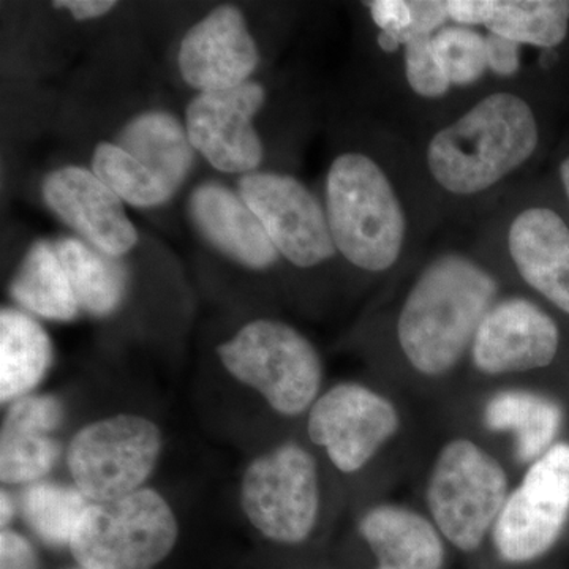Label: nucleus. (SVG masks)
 I'll return each mask as SVG.
<instances>
[{
    "label": "nucleus",
    "instance_id": "nucleus-1",
    "mask_svg": "<svg viewBox=\"0 0 569 569\" xmlns=\"http://www.w3.org/2000/svg\"><path fill=\"white\" fill-rule=\"evenodd\" d=\"M497 295L493 276L466 254L447 253L430 261L397 321V337L410 365L425 376L449 372L473 346Z\"/></svg>",
    "mask_w": 569,
    "mask_h": 569
},
{
    "label": "nucleus",
    "instance_id": "nucleus-2",
    "mask_svg": "<svg viewBox=\"0 0 569 569\" xmlns=\"http://www.w3.org/2000/svg\"><path fill=\"white\" fill-rule=\"evenodd\" d=\"M538 146L530 103L518 93L493 92L430 138L426 163L445 192L473 197L522 168Z\"/></svg>",
    "mask_w": 569,
    "mask_h": 569
},
{
    "label": "nucleus",
    "instance_id": "nucleus-3",
    "mask_svg": "<svg viewBox=\"0 0 569 569\" xmlns=\"http://www.w3.org/2000/svg\"><path fill=\"white\" fill-rule=\"evenodd\" d=\"M326 216L348 263L385 272L399 261L407 217L387 171L361 152L340 153L326 176Z\"/></svg>",
    "mask_w": 569,
    "mask_h": 569
},
{
    "label": "nucleus",
    "instance_id": "nucleus-4",
    "mask_svg": "<svg viewBox=\"0 0 569 569\" xmlns=\"http://www.w3.org/2000/svg\"><path fill=\"white\" fill-rule=\"evenodd\" d=\"M227 372L283 417L313 406L323 380L316 347L290 325L254 320L217 348Z\"/></svg>",
    "mask_w": 569,
    "mask_h": 569
},
{
    "label": "nucleus",
    "instance_id": "nucleus-5",
    "mask_svg": "<svg viewBox=\"0 0 569 569\" xmlns=\"http://www.w3.org/2000/svg\"><path fill=\"white\" fill-rule=\"evenodd\" d=\"M178 537V519L168 501L142 488L89 505L70 550L84 569H151L170 556Z\"/></svg>",
    "mask_w": 569,
    "mask_h": 569
},
{
    "label": "nucleus",
    "instance_id": "nucleus-6",
    "mask_svg": "<svg viewBox=\"0 0 569 569\" xmlns=\"http://www.w3.org/2000/svg\"><path fill=\"white\" fill-rule=\"evenodd\" d=\"M162 432L141 415L119 413L81 427L67 449L73 486L91 503L142 489L162 455Z\"/></svg>",
    "mask_w": 569,
    "mask_h": 569
},
{
    "label": "nucleus",
    "instance_id": "nucleus-7",
    "mask_svg": "<svg viewBox=\"0 0 569 569\" xmlns=\"http://www.w3.org/2000/svg\"><path fill=\"white\" fill-rule=\"evenodd\" d=\"M508 478L485 449L468 440H455L441 449L427 503L433 522L460 550H475L496 527L507 503Z\"/></svg>",
    "mask_w": 569,
    "mask_h": 569
},
{
    "label": "nucleus",
    "instance_id": "nucleus-8",
    "mask_svg": "<svg viewBox=\"0 0 569 569\" xmlns=\"http://www.w3.org/2000/svg\"><path fill=\"white\" fill-rule=\"evenodd\" d=\"M241 507L264 538L280 545L306 541L320 511L313 456L296 443H283L258 456L242 477Z\"/></svg>",
    "mask_w": 569,
    "mask_h": 569
},
{
    "label": "nucleus",
    "instance_id": "nucleus-9",
    "mask_svg": "<svg viewBox=\"0 0 569 569\" xmlns=\"http://www.w3.org/2000/svg\"><path fill=\"white\" fill-rule=\"evenodd\" d=\"M569 516V445H553L535 460L519 488L507 498L493 542L501 559L526 563L545 556Z\"/></svg>",
    "mask_w": 569,
    "mask_h": 569
},
{
    "label": "nucleus",
    "instance_id": "nucleus-10",
    "mask_svg": "<svg viewBox=\"0 0 569 569\" xmlns=\"http://www.w3.org/2000/svg\"><path fill=\"white\" fill-rule=\"evenodd\" d=\"M238 189L280 257L302 269L335 257L326 209L305 183L293 176L254 171L239 179Z\"/></svg>",
    "mask_w": 569,
    "mask_h": 569
},
{
    "label": "nucleus",
    "instance_id": "nucleus-11",
    "mask_svg": "<svg viewBox=\"0 0 569 569\" xmlns=\"http://www.w3.org/2000/svg\"><path fill=\"white\" fill-rule=\"evenodd\" d=\"M399 429V415L372 389L342 383L316 400L309 413L310 440L325 448L343 473L361 470Z\"/></svg>",
    "mask_w": 569,
    "mask_h": 569
},
{
    "label": "nucleus",
    "instance_id": "nucleus-12",
    "mask_svg": "<svg viewBox=\"0 0 569 569\" xmlns=\"http://www.w3.org/2000/svg\"><path fill=\"white\" fill-rule=\"evenodd\" d=\"M264 100L263 86L257 81L198 93L186 112V130L194 151L223 173H254L263 160V142L253 118Z\"/></svg>",
    "mask_w": 569,
    "mask_h": 569
},
{
    "label": "nucleus",
    "instance_id": "nucleus-13",
    "mask_svg": "<svg viewBox=\"0 0 569 569\" xmlns=\"http://www.w3.org/2000/svg\"><path fill=\"white\" fill-rule=\"evenodd\" d=\"M560 331L541 307L523 298L498 301L479 326L471 358L489 376L542 369L556 359Z\"/></svg>",
    "mask_w": 569,
    "mask_h": 569
},
{
    "label": "nucleus",
    "instance_id": "nucleus-14",
    "mask_svg": "<svg viewBox=\"0 0 569 569\" xmlns=\"http://www.w3.org/2000/svg\"><path fill=\"white\" fill-rule=\"evenodd\" d=\"M178 62L190 88L200 92L227 91L249 81L260 62V52L241 10L222 6L186 33Z\"/></svg>",
    "mask_w": 569,
    "mask_h": 569
},
{
    "label": "nucleus",
    "instance_id": "nucleus-15",
    "mask_svg": "<svg viewBox=\"0 0 569 569\" xmlns=\"http://www.w3.org/2000/svg\"><path fill=\"white\" fill-rule=\"evenodd\" d=\"M44 203L100 252L121 258L138 242L122 200L93 171L66 167L44 179Z\"/></svg>",
    "mask_w": 569,
    "mask_h": 569
},
{
    "label": "nucleus",
    "instance_id": "nucleus-16",
    "mask_svg": "<svg viewBox=\"0 0 569 569\" xmlns=\"http://www.w3.org/2000/svg\"><path fill=\"white\" fill-rule=\"evenodd\" d=\"M63 421L61 400L29 395L10 403L0 433V479L3 485L43 481L61 458L54 433Z\"/></svg>",
    "mask_w": 569,
    "mask_h": 569
},
{
    "label": "nucleus",
    "instance_id": "nucleus-17",
    "mask_svg": "<svg viewBox=\"0 0 569 569\" xmlns=\"http://www.w3.org/2000/svg\"><path fill=\"white\" fill-rule=\"evenodd\" d=\"M508 252L523 282L569 316V224L548 206H531L508 228Z\"/></svg>",
    "mask_w": 569,
    "mask_h": 569
},
{
    "label": "nucleus",
    "instance_id": "nucleus-18",
    "mask_svg": "<svg viewBox=\"0 0 569 569\" xmlns=\"http://www.w3.org/2000/svg\"><path fill=\"white\" fill-rule=\"evenodd\" d=\"M190 213L201 234L236 263L261 271L279 261L280 253L263 224L239 194L219 183L197 187Z\"/></svg>",
    "mask_w": 569,
    "mask_h": 569
},
{
    "label": "nucleus",
    "instance_id": "nucleus-19",
    "mask_svg": "<svg viewBox=\"0 0 569 569\" xmlns=\"http://www.w3.org/2000/svg\"><path fill=\"white\" fill-rule=\"evenodd\" d=\"M452 22L485 26L490 33L519 44L552 50L567 40L568 0H452Z\"/></svg>",
    "mask_w": 569,
    "mask_h": 569
},
{
    "label": "nucleus",
    "instance_id": "nucleus-20",
    "mask_svg": "<svg viewBox=\"0 0 569 569\" xmlns=\"http://www.w3.org/2000/svg\"><path fill=\"white\" fill-rule=\"evenodd\" d=\"M359 531L373 550L378 569H441L443 541L418 512L395 505L369 509Z\"/></svg>",
    "mask_w": 569,
    "mask_h": 569
},
{
    "label": "nucleus",
    "instance_id": "nucleus-21",
    "mask_svg": "<svg viewBox=\"0 0 569 569\" xmlns=\"http://www.w3.org/2000/svg\"><path fill=\"white\" fill-rule=\"evenodd\" d=\"M119 144L144 164L171 194L193 164V146L181 121L167 111H148L126 123Z\"/></svg>",
    "mask_w": 569,
    "mask_h": 569
},
{
    "label": "nucleus",
    "instance_id": "nucleus-22",
    "mask_svg": "<svg viewBox=\"0 0 569 569\" xmlns=\"http://www.w3.org/2000/svg\"><path fill=\"white\" fill-rule=\"evenodd\" d=\"M50 336L17 309L0 312V400L3 406L32 395L52 365Z\"/></svg>",
    "mask_w": 569,
    "mask_h": 569
},
{
    "label": "nucleus",
    "instance_id": "nucleus-23",
    "mask_svg": "<svg viewBox=\"0 0 569 569\" xmlns=\"http://www.w3.org/2000/svg\"><path fill=\"white\" fill-rule=\"evenodd\" d=\"M54 247L82 312L93 317L116 312L127 290V271L119 258L77 238H61Z\"/></svg>",
    "mask_w": 569,
    "mask_h": 569
},
{
    "label": "nucleus",
    "instance_id": "nucleus-24",
    "mask_svg": "<svg viewBox=\"0 0 569 569\" xmlns=\"http://www.w3.org/2000/svg\"><path fill=\"white\" fill-rule=\"evenodd\" d=\"M561 419V408L553 400L530 391L498 392L485 410L490 430L516 433L520 462L537 460L552 448Z\"/></svg>",
    "mask_w": 569,
    "mask_h": 569
},
{
    "label": "nucleus",
    "instance_id": "nucleus-25",
    "mask_svg": "<svg viewBox=\"0 0 569 569\" xmlns=\"http://www.w3.org/2000/svg\"><path fill=\"white\" fill-rule=\"evenodd\" d=\"M10 295L22 309L47 320L71 321L81 312L56 247L48 241L29 249L11 280Z\"/></svg>",
    "mask_w": 569,
    "mask_h": 569
},
{
    "label": "nucleus",
    "instance_id": "nucleus-26",
    "mask_svg": "<svg viewBox=\"0 0 569 569\" xmlns=\"http://www.w3.org/2000/svg\"><path fill=\"white\" fill-rule=\"evenodd\" d=\"M91 505L77 486L39 481L22 490V518L33 533L50 546H70L81 516Z\"/></svg>",
    "mask_w": 569,
    "mask_h": 569
},
{
    "label": "nucleus",
    "instance_id": "nucleus-27",
    "mask_svg": "<svg viewBox=\"0 0 569 569\" xmlns=\"http://www.w3.org/2000/svg\"><path fill=\"white\" fill-rule=\"evenodd\" d=\"M92 171L126 203L153 208L170 200L171 193L121 146L100 142L93 151Z\"/></svg>",
    "mask_w": 569,
    "mask_h": 569
},
{
    "label": "nucleus",
    "instance_id": "nucleus-28",
    "mask_svg": "<svg viewBox=\"0 0 569 569\" xmlns=\"http://www.w3.org/2000/svg\"><path fill=\"white\" fill-rule=\"evenodd\" d=\"M433 50L451 86L475 84L489 70L486 36L475 28L445 26L433 36Z\"/></svg>",
    "mask_w": 569,
    "mask_h": 569
},
{
    "label": "nucleus",
    "instance_id": "nucleus-29",
    "mask_svg": "<svg viewBox=\"0 0 569 569\" xmlns=\"http://www.w3.org/2000/svg\"><path fill=\"white\" fill-rule=\"evenodd\" d=\"M406 78L422 99H441L452 88L433 50V36H418L406 44Z\"/></svg>",
    "mask_w": 569,
    "mask_h": 569
},
{
    "label": "nucleus",
    "instance_id": "nucleus-30",
    "mask_svg": "<svg viewBox=\"0 0 569 569\" xmlns=\"http://www.w3.org/2000/svg\"><path fill=\"white\" fill-rule=\"evenodd\" d=\"M370 17L380 32H389L403 44V37L413 22L410 0H376L367 3Z\"/></svg>",
    "mask_w": 569,
    "mask_h": 569
},
{
    "label": "nucleus",
    "instance_id": "nucleus-31",
    "mask_svg": "<svg viewBox=\"0 0 569 569\" xmlns=\"http://www.w3.org/2000/svg\"><path fill=\"white\" fill-rule=\"evenodd\" d=\"M0 569H39V557L31 542L10 529L0 533Z\"/></svg>",
    "mask_w": 569,
    "mask_h": 569
},
{
    "label": "nucleus",
    "instance_id": "nucleus-32",
    "mask_svg": "<svg viewBox=\"0 0 569 569\" xmlns=\"http://www.w3.org/2000/svg\"><path fill=\"white\" fill-rule=\"evenodd\" d=\"M486 44H488V66L492 73L501 78H511L519 73L522 44L490 32L486 36Z\"/></svg>",
    "mask_w": 569,
    "mask_h": 569
},
{
    "label": "nucleus",
    "instance_id": "nucleus-33",
    "mask_svg": "<svg viewBox=\"0 0 569 569\" xmlns=\"http://www.w3.org/2000/svg\"><path fill=\"white\" fill-rule=\"evenodd\" d=\"M116 6L118 2H111V0H59L52 3L54 9L69 10L78 21L96 20L110 13Z\"/></svg>",
    "mask_w": 569,
    "mask_h": 569
},
{
    "label": "nucleus",
    "instance_id": "nucleus-34",
    "mask_svg": "<svg viewBox=\"0 0 569 569\" xmlns=\"http://www.w3.org/2000/svg\"><path fill=\"white\" fill-rule=\"evenodd\" d=\"M14 511H17V505H14L13 498L6 489L0 493V523H2V530L7 529V526L14 518Z\"/></svg>",
    "mask_w": 569,
    "mask_h": 569
},
{
    "label": "nucleus",
    "instance_id": "nucleus-35",
    "mask_svg": "<svg viewBox=\"0 0 569 569\" xmlns=\"http://www.w3.org/2000/svg\"><path fill=\"white\" fill-rule=\"evenodd\" d=\"M377 43L385 52H396L400 48L399 40L389 32H378Z\"/></svg>",
    "mask_w": 569,
    "mask_h": 569
},
{
    "label": "nucleus",
    "instance_id": "nucleus-36",
    "mask_svg": "<svg viewBox=\"0 0 569 569\" xmlns=\"http://www.w3.org/2000/svg\"><path fill=\"white\" fill-rule=\"evenodd\" d=\"M559 173L561 186H563L565 193H567L569 201V156L561 160Z\"/></svg>",
    "mask_w": 569,
    "mask_h": 569
},
{
    "label": "nucleus",
    "instance_id": "nucleus-37",
    "mask_svg": "<svg viewBox=\"0 0 569 569\" xmlns=\"http://www.w3.org/2000/svg\"><path fill=\"white\" fill-rule=\"evenodd\" d=\"M80 569H84V568H80Z\"/></svg>",
    "mask_w": 569,
    "mask_h": 569
}]
</instances>
